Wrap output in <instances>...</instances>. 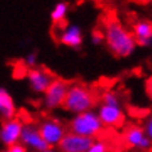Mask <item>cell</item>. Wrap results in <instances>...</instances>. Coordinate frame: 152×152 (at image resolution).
Segmentation results:
<instances>
[{
    "label": "cell",
    "instance_id": "6da1fadb",
    "mask_svg": "<svg viewBox=\"0 0 152 152\" xmlns=\"http://www.w3.org/2000/svg\"><path fill=\"white\" fill-rule=\"evenodd\" d=\"M103 40H106L112 54L120 58L132 56L137 48L134 36L116 18H107V21H104Z\"/></svg>",
    "mask_w": 152,
    "mask_h": 152
},
{
    "label": "cell",
    "instance_id": "7a4b0ae2",
    "mask_svg": "<svg viewBox=\"0 0 152 152\" xmlns=\"http://www.w3.org/2000/svg\"><path fill=\"white\" fill-rule=\"evenodd\" d=\"M96 104V96L93 90L81 84L68 85L66 97H64L62 107L66 111L77 115L92 110Z\"/></svg>",
    "mask_w": 152,
    "mask_h": 152
},
{
    "label": "cell",
    "instance_id": "3957f363",
    "mask_svg": "<svg viewBox=\"0 0 152 152\" xmlns=\"http://www.w3.org/2000/svg\"><path fill=\"white\" fill-rule=\"evenodd\" d=\"M103 128L104 126L102 125L97 112L93 111V110L75 115L74 119L70 123L71 133L81 137H86V138H92V139L97 138L102 133Z\"/></svg>",
    "mask_w": 152,
    "mask_h": 152
},
{
    "label": "cell",
    "instance_id": "277c9868",
    "mask_svg": "<svg viewBox=\"0 0 152 152\" xmlns=\"http://www.w3.org/2000/svg\"><path fill=\"white\" fill-rule=\"evenodd\" d=\"M37 128H39L41 138L44 139V142L48 144L49 148L58 146L64 134L67 133L62 123L57 119H48L41 121V124Z\"/></svg>",
    "mask_w": 152,
    "mask_h": 152
},
{
    "label": "cell",
    "instance_id": "5b68a950",
    "mask_svg": "<svg viewBox=\"0 0 152 152\" xmlns=\"http://www.w3.org/2000/svg\"><path fill=\"white\" fill-rule=\"evenodd\" d=\"M68 89V84L62 79H54L47 90L44 92V106L48 110H56L62 107L64 97Z\"/></svg>",
    "mask_w": 152,
    "mask_h": 152
},
{
    "label": "cell",
    "instance_id": "8992f818",
    "mask_svg": "<svg viewBox=\"0 0 152 152\" xmlns=\"http://www.w3.org/2000/svg\"><path fill=\"white\" fill-rule=\"evenodd\" d=\"M20 143L36 152H43L49 148L48 144L41 138V135L39 133V128L34 124H23L22 132H21Z\"/></svg>",
    "mask_w": 152,
    "mask_h": 152
},
{
    "label": "cell",
    "instance_id": "52a82bcc",
    "mask_svg": "<svg viewBox=\"0 0 152 152\" xmlns=\"http://www.w3.org/2000/svg\"><path fill=\"white\" fill-rule=\"evenodd\" d=\"M22 126H23V124L18 119L3 121V124L0 125V143H3L7 147L20 143Z\"/></svg>",
    "mask_w": 152,
    "mask_h": 152
},
{
    "label": "cell",
    "instance_id": "ba28073f",
    "mask_svg": "<svg viewBox=\"0 0 152 152\" xmlns=\"http://www.w3.org/2000/svg\"><path fill=\"white\" fill-rule=\"evenodd\" d=\"M93 140L94 139L92 138H86V137H81L68 132L64 134L57 147L59 148L61 152H86L88 148L92 146Z\"/></svg>",
    "mask_w": 152,
    "mask_h": 152
},
{
    "label": "cell",
    "instance_id": "9c48e42d",
    "mask_svg": "<svg viewBox=\"0 0 152 152\" xmlns=\"http://www.w3.org/2000/svg\"><path fill=\"white\" fill-rule=\"evenodd\" d=\"M26 76H27L28 84L34 92L43 93V94L45 90H47L49 84L56 79V77H53V75L49 74L47 70L36 68V67H32V68H30V70H27Z\"/></svg>",
    "mask_w": 152,
    "mask_h": 152
},
{
    "label": "cell",
    "instance_id": "30bf717a",
    "mask_svg": "<svg viewBox=\"0 0 152 152\" xmlns=\"http://www.w3.org/2000/svg\"><path fill=\"white\" fill-rule=\"evenodd\" d=\"M101 123L103 126H120L124 123V111L121 107L116 106L101 104L97 112Z\"/></svg>",
    "mask_w": 152,
    "mask_h": 152
},
{
    "label": "cell",
    "instance_id": "8fae6325",
    "mask_svg": "<svg viewBox=\"0 0 152 152\" xmlns=\"http://www.w3.org/2000/svg\"><path fill=\"white\" fill-rule=\"evenodd\" d=\"M124 139H125V143H126L129 147L138 148L139 151L151 150L152 139L147 138L143 129L140 126H130L129 129H126Z\"/></svg>",
    "mask_w": 152,
    "mask_h": 152
},
{
    "label": "cell",
    "instance_id": "7c38bea8",
    "mask_svg": "<svg viewBox=\"0 0 152 152\" xmlns=\"http://www.w3.org/2000/svg\"><path fill=\"white\" fill-rule=\"evenodd\" d=\"M133 36L135 44L143 48H151L152 45V25L148 21H139L133 26Z\"/></svg>",
    "mask_w": 152,
    "mask_h": 152
},
{
    "label": "cell",
    "instance_id": "4fadbf2b",
    "mask_svg": "<svg viewBox=\"0 0 152 152\" xmlns=\"http://www.w3.org/2000/svg\"><path fill=\"white\" fill-rule=\"evenodd\" d=\"M61 43L67 45L70 48H80L84 41V36H83V31L77 25H70L62 31L59 37Z\"/></svg>",
    "mask_w": 152,
    "mask_h": 152
},
{
    "label": "cell",
    "instance_id": "5bb4252c",
    "mask_svg": "<svg viewBox=\"0 0 152 152\" xmlns=\"http://www.w3.org/2000/svg\"><path fill=\"white\" fill-rule=\"evenodd\" d=\"M16 116V104L12 96L7 92V89L0 88V117L4 121L14 119Z\"/></svg>",
    "mask_w": 152,
    "mask_h": 152
},
{
    "label": "cell",
    "instance_id": "9a60e30c",
    "mask_svg": "<svg viewBox=\"0 0 152 152\" xmlns=\"http://www.w3.org/2000/svg\"><path fill=\"white\" fill-rule=\"evenodd\" d=\"M67 12H68V3H66V1L57 3L54 9H53L50 13V18H52L53 23H59V22H62L64 18H66Z\"/></svg>",
    "mask_w": 152,
    "mask_h": 152
},
{
    "label": "cell",
    "instance_id": "2e32d148",
    "mask_svg": "<svg viewBox=\"0 0 152 152\" xmlns=\"http://www.w3.org/2000/svg\"><path fill=\"white\" fill-rule=\"evenodd\" d=\"M102 104L121 107V102H120L119 96H117V93L112 92V90H110V92H106L103 96H102Z\"/></svg>",
    "mask_w": 152,
    "mask_h": 152
},
{
    "label": "cell",
    "instance_id": "e0dca14e",
    "mask_svg": "<svg viewBox=\"0 0 152 152\" xmlns=\"http://www.w3.org/2000/svg\"><path fill=\"white\" fill-rule=\"evenodd\" d=\"M86 152H107V144L103 140H93Z\"/></svg>",
    "mask_w": 152,
    "mask_h": 152
},
{
    "label": "cell",
    "instance_id": "ac0fdd59",
    "mask_svg": "<svg viewBox=\"0 0 152 152\" xmlns=\"http://www.w3.org/2000/svg\"><path fill=\"white\" fill-rule=\"evenodd\" d=\"M142 129H143V132H144V134H146L147 138L152 139V119H151V116L144 120Z\"/></svg>",
    "mask_w": 152,
    "mask_h": 152
},
{
    "label": "cell",
    "instance_id": "d6986e66",
    "mask_svg": "<svg viewBox=\"0 0 152 152\" xmlns=\"http://www.w3.org/2000/svg\"><path fill=\"white\" fill-rule=\"evenodd\" d=\"M36 61H37V54L35 52H32V53H28L27 56H26V58H25V63H26V66H28V67H35V64H36Z\"/></svg>",
    "mask_w": 152,
    "mask_h": 152
},
{
    "label": "cell",
    "instance_id": "ffe728a7",
    "mask_svg": "<svg viewBox=\"0 0 152 152\" xmlns=\"http://www.w3.org/2000/svg\"><path fill=\"white\" fill-rule=\"evenodd\" d=\"M3 152H27V150H26V147L23 146V144L16 143L10 147H7V150L3 151Z\"/></svg>",
    "mask_w": 152,
    "mask_h": 152
},
{
    "label": "cell",
    "instance_id": "44dd1931",
    "mask_svg": "<svg viewBox=\"0 0 152 152\" xmlns=\"http://www.w3.org/2000/svg\"><path fill=\"white\" fill-rule=\"evenodd\" d=\"M102 41H103V34L96 30V31L92 34V43L98 45V44H101Z\"/></svg>",
    "mask_w": 152,
    "mask_h": 152
},
{
    "label": "cell",
    "instance_id": "7402d4cb",
    "mask_svg": "<svg viewBox=\"0 0 152 152\" xmlns=\"http://www.w3.org/2000/svg\"><path fill=\"white\" fill-rule=\"evenodd\" d=\"M43 152H57V151H54L53 148H48V150H45V151H43Z\"/></svg>",
    "mask_w": 152,
    "mask_h": 152
}]
</instances>
